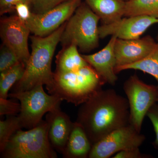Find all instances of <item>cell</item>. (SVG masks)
Wrapping results in <instances>:
<instances>
[{
  "instance_id": "cell-1",
  "label": "cell",
  "mask_w": 158,
  "mask_h": 158,
  "mask_svg": "<svg viewBox=\"0 0 158 158\" xmlns=\"http://www.w3.org/2000/svg\"><path fill=\"white\" fill-rule=\"evenodd\" d=\"M127 99L114 89H101L81 105L76 121L93 145L114 130L129 124Z\"/></svg>"
},
{
  "instance_id": "cell-2",
  "label": "cell",
  "mask_w": 158,
  "mask_h": 158,
  "mask_svg": "<svg viewBox=\"0 0 158 158\" xmlns=\"http://www.w3.org/2000/svg\"><path fill=\"white\" fill-rule=\"evenodd\" d=\"M66 24L64 23L46 37L34 35L30 37L32 43L31 56L22 78L12 87L11 93L31 90L39 85H45L48 93H51L54 85L52 60Z\"/></svg>"
},
{
  "instance_id": "cell-3",
  "label": "cell",
  "mask_w": 158,
  "mask_h": 158,
  "mask_svg": "<svg viewBox=\"0 0 158 158\" xmlns=\"http://www.w3.org/2000/svg\"><path fill=\"white\" fill-rule=\"evenodd\" d=\"M104 84L93 67L88 65L75 71L55 72L53 88L50 94L78 106L102 89Z\"/></svg>"
},
{
  "instance_id": "cell-4",
  "label": "cell",
  "mask_w": 158,
  "mask_h": 158,
  "mask_svg": "<svg viewBox=\"0 0 158 158\" xmlns=\"http://www.w3.org/2000/svg\"><path fill=\"white\" fill-rule=\"evenodd\" d=\"M1 153L4 158H57L49 140L48 125L43 120L28 131H16Z\"/></svg>"
},
{
  "instance_id": "cell-5",
  "label": "cell",
  "mask_w": 158,
  "mask_h": 158,
  "mask_svg": "<svg viewBox=\"0 0 158 158\" xmlns=\"http://www.w3.org/2000/svg\"><path fill=\"white\" fill-rule=\"evenodd\" d=\"M99 17L86 4L82 2L66 22L60 42L62 47L74 44L87 52L98 46Z\"/></svg>"
},
{
  "instance_id": "cell-6",
  "label": "cell",
  "mask_w": 158,
  "mask_h": 158,
  "mask_svg": "<svg viewBox=\"0 0 158 158\" xmlns=\"http://www.w3.org/2000/svg\"><path fill=\"white\" fill-rule=\"evenodd\" d=\"M43 86L39 85L31 90L9 94V97L20 102L21 111L18 116L22 128H33L42 121L44 114L60 107L62 100L55 94H47Z\"/></svg>"
},
{
  "instance_id": "cell-7",
  "label": "cell",
  "mask_w": 158,
  "mask_h": 158,
  "mask_svg": "<svg viewBox=\"0 0 158 158\" xmlns=\"http://www.w3.org/2000/svg\"><path fill=\"white\" fill-rule=\"evenodd\" d=\"M123 90L129 105V124L140 133L144 117L157 103L158 87L145 84L135 74L126 81Z\"/></svg>"
},
{
  "instance_id": "cell-8",
  "label": "cell",
  "mask_w": 158,
  "mask_h": 158,
  "mask_svg": "<svg viewBox=\"0 0 158 158\" xmlns=\"http://www.w3.org/2000/svg\"><path fill=\"white\" fill-rule=\"evenodd\" d=\"M145 136L130 124L114 130L93 145L89 158H109L125 150L140 147Z\"/></svg>"
},
{
  "instance_id": "cell-9",
  "label": "cell",
  "mask_w": 158,
  "mask_h": 158,
  "mask_svg": "<svg viewBox=\"0 0 158 158\" xmlns=\"http://www.w3.org/2000/svg\"><path fill=\"white\" fill-rule=\"evenodd\" d=\"M82 1L66 0L42 14L32 12L26 23L34 35L41 37L48 36L69 19Z\"/></svg>"
},
{
  "instance_id": "cell-10",
  "label": "cell",
  "mask_w": 158,
  "mask_h": 158,
  "mask_svg": "<svg viewBox=\"0 0 158 158\" xmlns=\"http://www.w3.org/2000/svg\"><path fill=\"white\" fill-rule=\"evenodd\" d=\"M31 33L26 22L16 14L1 19L0 36L3 44L11 48L26 65L31 56L28 45Z\"/></svg>"
},
{
  "instance_id": "cell-11",
  "label": "cell",
  "mask_w": 158,
  "mask_h": 158,
  "mask_svg": "<svg viewBox=\"0 0 158 158\" xmlns=\"http://www.w3.org/2000/svg\"><path fill=\"white\" fill-rule=\"evenodd\" d=\"M158 24V18L147 15L126 17L110 24L98 27L100 38L116 35L124 40L138 39L153 25Z\"/></svg>"
},
{
  "instance_id": "cell-12",
  "label": "cell",
  "mask_w": 158,
  "mask_h": 158,
  "mask_svg": "<svg viewBox=\"0 0 158 158\" xmlns=\"http://www.w3.org/2000/svg\"><path fill=\"white\" fill-rule=\"evenodd\" d=\"M157 43L149 35L135 39L116 38L114 44L116 67L129 65L144 59L152 52Z\"/></svg>"
},
{
  "instance_id": "cell-13",
  "label": "cell",
  "mask_w": 158,
  "mask_h": 158,
  "mask_svg": "<svg viewBox=\"0 0 158 158\" xmlns=\"http://www.w3.org/2000/svg\"><path fill=\"white\" fill-rule=\"evenodd\" d=\"M107 44L95 53L82 55L85 61L95 70L103 82L114 85L118 77L115 72L116 60L114 44L117 37L113 35Z\"/></svg>"
},
{
  "instance_id": "cell-14",
  "label": "cell",
  "mask_w": 158,
  "mask_h": 158,
  "mask_svg": "<svg viewBox=\"0 0 158 158\" xmlns=\"http://www.w3.org/2000/svg\"><path fill=\"white\" fill-rule=\"evenodd\" d=\"M46 121L48 125V135L51 145L62 154L70 136L74 123L62 112L60 107L48 113Z\"/></svg>"
},
{
  "instance_id": "cell-15",
  "label": "cell",
  "mask_w": 158,
  "mask_h": 158,
  "mask_svg": "<svg viewBox=\"0 0 158 158\" xmlns=\"http://www.w3.org/2000/svg\"><path fill=\"white\" fill-rule=\"evenodd\" d=\"M99 17L103 24H110L124 16L126 0H84Z\"/></svg>"
},
{
  "instance_id": "cell-16",
  "label": "cell",
  "mask_w": 158,
  "mask_h": 158,
  "mask_svg": "<svg viewBox=\"0 0 158 158\" xmlns=\"http://www.w3.org/2000/svg\"><path fill=\"white\" fill-rule=\"evenodd\" d=\"M92 147V144L85 130L77 122H75L62 155L65 158H88Z\"/></svg>"
},
{
  "instance_id": "cell-17",
  "label": "cell",
  "mask_w": 158,
  "mask_h": 158,
  "mask_svg": "<svg viewBox=\"0 0 158 158\" xmlns=\"http://www.w3.org/2000/svg\"><path fill=\"white\" fill-rule=\"evenodd\" d=\"M77 48L74 44L63 47L56 56V72L75 71L89 65L82 55L79 54Z\"/></svg>"
},
{
  "instance_id": "cell-18",
  "label": "cell",
  "mask_w": 158,
  "mask_h": 158,
  "mask_svg": "<svg viewBox=\"0 0 158 158\" xmlns=\"http://www.w3.org/2000/svg\"><path fill=\"white\" fill-rule=\"evenodd\" d=\"M127 69L140 70L149 74L156 80L158 88V42L152 52L144 59L132 64L116 67L115 70L117 74Z\"/></svg>"
},
{
  "instance_id": "cell-19",
  "label": "cell",
  "mask_w": 158,
  "mask_h": 158,
  "mask_svg": "<svg viewBox=\"0 0 158 158\" xmlns=\"http://www.w3.org/2000/svg\"><path fill=\"white\" fill-rule=\"evenodd\" d=\"M147 15L158 18V0H127L124 16Z\"/></svg>"
},
{
  "instance_id": "cell-20",
  "label": "cell",
  "mask_w": 158,
  "mask_h": 158,
  "mask_svg": "<svg viewBox=\"0 0 158 158\" xmlns=\"http://www.w3.org/2000/svg\"><path fill=\"white\" fill-rule=\"evenodd\" d=\"M26 63L19 62L10 68L1 72L0 98H7L9 90L22 78L24 73Z\"/></svg>"
},
{
  "instance_id": "cell-21",
  "label": "cell",
  "mask_w": 158,
  "mask_h": 158,
  "mask_svg": "<svg viewBox=\"0 0 158 158\" xmlns=\"http://www.w3.org/2000/svg\"><path fill=\"white\" fill-rule=\"evenodd\" d=\"M22 128L18 116H9L0 121V152H2L9 139L18 130Z\"/></svg>"
},
{
  "instance_id": "cell-22",
  "label": "cell",
  "mask_w": 158,
  "mask_h": 158,
  "mask_svg": "<svg viewBox=\"0 0 158 158\" xmlns=\"http://www.w3.org/2000/svg\"><path fill=\"white\" fill-rule=\"evenodd\" d=\"M20 62H22L16 54L3 44L0 52V72L4 71Z\"/></svg>"
},
{
  "instance_id": "cell-23",
  "label": "cell",
  "mask_w": 158,
  "mask_h": 158,
  "mask_svg": "<svg viewBox=\"0 0 158 158\" xmlns=\"http://www.w3.org/2000/svg\"><path fill=\"white\" fill-rule=\"evenodd\" d=\"M66 0H33L31 11L35 14H42Z\"/></svg>"
},
{
  "instance_id": "cell-24",
  "label": "cell",
  "mask_w": 158,
  "mask_h": 158,
  "mask_svg": "<svg viewBox=\"0 0 158 158\" xmlns=\"http://www.w3.org/2000/svg\"><path fill=\"white\" fill-rule=\"evenodd\" d=\"M21 111L20 103L0 98V115L15 116Z\"/></svg>"
},
{
  "instance_id": "cell-25",
  "label": "cell",
  "mask_w": 158,
  "mask_h": 158,
  "mask_svg": "<svg viewBox=\"0 0 158 158\" xmlns=\"http://www.w3.org/2000/svg\"><path fill=\"white\" fill-rule=\"evenodd\" d=\"M33 0H0L1 15L15 11V6L19 3H24L31 6Z\"/></svg>"
},
{
  "instance_id": "cell-26",
  "label": "cell",
  "mask_w": 158,
  "mask_h": 158,
  "mask_svg": "<svg viewBox=\"0 0 158 158\" xmlns=\"http://www.w3.org/2000/svg\"><path fill=\"white\" fill-rule=\"evenodd\" d=\"M147 116L152 123L156 134V140L153 143V145L156 148H158V104L157 103L149 109Z\"/></svg>"
},
{
  "instance_id": "cell-27",
  "label": "cell",
  "mask_w": 158,
  "mask_h": 158,
  "mask_svg": "<svg viewBox=\"0 0 158 158\" xmlns=\"http://www.w3.org/2000/svg\"><path fill=\"white\" fill-rule=\"evenodd\" d=\"M148 155L144 154L140 152L139 147L125 150L117 152L113 156L114 158H150Z\"/></svg>"
},
{
  "instance_id": "cell-28",
  "label": "cell",
  "mask_w": 158,
  "mask_h": 158,
  "mask_svg": "<svg viewBox=\"0 0 158 158\" xmlns=\"http://www.w3.org/2000/svg\"><path fill=\"white\" fill-rule=\"evenodd\" d=\"M15 11L17 16L25 22L30 18L32 12L31 6L24 3L18 4L15 6Z\"/></svg>"
},
{
  "instance_id": "cell-29",
  "label": "cell",
  "mask_w": 158,
  "mask_h": 158,
  "mask_svg": "<svg viewBox=\"0 0 158 158\" xmlns=\"http://www.w3.org/2000/svg\"><path fill=\"white\" fill-rule=\"evenodd\" d=\"M157 103L158 104V96H157Z\"/></svg>"
},
{
  "instance_id": "cell-30",
  "label": "cell",
  "mask_w": 158,
  "mask_h": 158,
  "mask_svg": "<svg viewBox=\"0 0 158 158\" xmlns=\"http://www.w3.org/2000/svg\"><path fill=\"white\" fill-rule=\"evenodd\" d=\"M157 42H158V34L157 35Z\"/></svg>"
},
{
  "instance_id": "cell-31",
  "label": "cell",
  "mask_w": 158,
  "mask_h": 158,
  "mask_svg": "<svg viewBox=\"0 0 158 158\" xmlns=\"http://www.w3.org/2000/svg\"><path fill=\"white\" fill-rule=\"evenodd\" d=\"M126 1H127V0H126Z\"/></svg>"
}]
</instances>
